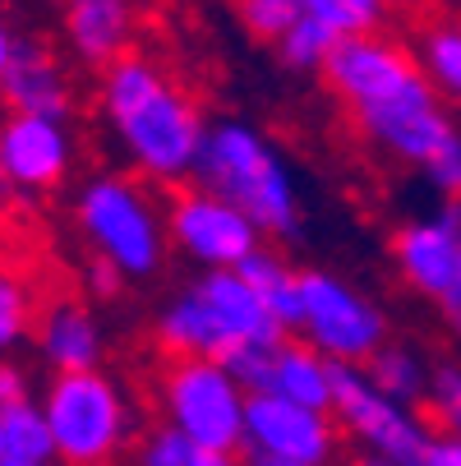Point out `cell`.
I'll list each match as a JSON object with an SVG mask.
<instances>
[{
    "instance_id": "1",
    "label": "cell",
    "mask_w": 461,
    "mask_h": 466,
    "mask_svg": "<svg viewBox=\"0 0 461 466\" xmlns=\"http://www.w3.org/2000/svg\"><path fill=\"white\" fill-rule=\"evenodd\" d=\"M106 111L153 176H175L199 153V111L185 84L135 46L106 70Z\"/></svg>"
},
{
    "instance_id": "2",
    "label": "cell",
    "mask_w": 461,
    "mask_h": 466,
    "mask_svg": "<svg viewBox=\"0 0 461 466\" xmlns=\"http://www.w3.org/2000/svg\"><path fill=\"white\" fill-rule=\"evenodd\" d=\"M42 416L51 425V443L65 466H115L129 439V416L120 392L93 370L60 374L46 388Z\"/></svg>"
},
{
    "instance_id": "3",
    "label": "cell",
    "mask_w": 461,
    "mask_h": 466,
    "mask_svg": "<svg viewBox=\"0 0 461 466\" xmlns=\"http://www.w3.org/2000/svg\"><path fill=\"white\" fill-rule=\"evenodd\" d=\"M162 392H166L171 425L194 448L236 457V448L245 439V402L226 370H217L213 360H199V356L162 351Z\"/></svg>"
},
{
    "instance_id": "4",
    "label": "cell",
    "mask_w": 461,
    "mask_h": 466,
    "mask_svg": "<svg viewBox=\"0 0 461 466\" xmlns=\"http://www.w3.org/2000/svg\"><path fill=\"white\" fill-rule=\"evenodd\" d=\"M204 171L217 185V194H226V204L240 208L249 222L268 227L277 236H286L296 227L286 176L273 162V153L263 148L249 129L222 125L217 135L208 139V148H204Z\"/></svg>"
},
{
    "instance_id": "5",
    "label": "cell",
    "mask_w": 461,
    "mask_h": 466,
    "mask_svg": "<svg viewBox=\"0 0 461 466\" xmlns=\"http://www.w3.org/2000/svg\"><path fill=\"white\" fill-rule=\"evenodd\" d=\"M323 79L337 97L351 102V111H369V106H387V102H402L416 97L429 84L425 65L397 46L387 37H342L323 60Z\"/></svg>"
},
{
    "instance_id": "6",
    "label": "cell",
    "mask_w": 461,
    "mask_h": 466,
    "mask_svg": "<svg viewBox=\"0 0 461 466\" xmlns=\"http://www.w3.org/2000/svg\"><path fill=\"white\" fill-rule=\"evenodd\" d=\"M327 379H333V407L342 416V425L378 457H392L402 466H420L425 461V448L434 439V425L425 416H411L402 402H392V397H383L374 383H365L356 370L337 365L327 370Z\"/></svg>"
},
{
    "instance_id": "7",
    "label": "cell",
    "mask_w": 461,
    "mask_h": 466,
    "mask_svg": "<svg viewBox=\"0 0 461 466\" xmlns=\"http://www.w3.org/2000/svg\"><path fill=\"white\" fill-rule=\"evenodd\" d=\"M84 227L102 254L129 273H153L162 258V231L135 180H102L84 194Z\"/></svg>"
},
{
    "instance_id": "8",
    "label": "cell",
    "mask_w": 461,
    "mask_h": 466,
    "mask_svg": "<svg viewBox=\"0 0 461 466\" xmlns=\"http://www.w3.org/2000/svg\"><path fill=\"white\" fill-rule=\"evenodd\" d=\"M300 305H305V323L318 347L337 351L346 360H360V356L374 360L383 351V314L369 300H360L351 287L323 278V273H305Z\"/></svg>"
},
{
    "instance_id": "9",
    "label": "cell",
    "mask_w": 461,
    "mask_h": 466,
    "mask_svg": "<svg viewBox=\"0 0 461 466\" xmlns=\"http://www.w3.org/2000/svg\"><path fill=\"white\" fill-rule=\"evenodd\" d=\"M245 439L263 457H282L300 466H323V457L333 452V425L323 420V411H305L277 392H263L245 402Z\"/></svg>"
},
{
    "instance_id": "10",
    "label": "cell",
    "mask_w": 461,
    "mask_h": 466,
    "mask_svg": "<svg viewBox=\"0 0 461 466\" xmlns=\"http://www.w3.org/2000/svg\"><path fill=\"white\" fill-rule=\"evenodd\" d=\"M356 120H360V129L369 139H378L387 153H397L402 162H416V167H429L456 139L452 120L438 106V88H425L416 97L387 102V106L356 111Z\"/></svg>"
},
{
    "instance_id": "11",
    "label": "cell",
    "mask_w": 461,
    "mask_h": 466,
    "mask_svg": "<svg viewBox=\"0 0 461 466\" xmlns=\"http://www.w3.org/2000/svg\"><path fill=\"white\" fill-rule=\"evenodd\" d=\"M175 240L208 263H245L254 249V222L231 208L226 198H208L194 189H171L166 198Z\"/></svg>"
},
{
    "instance_id": "12",
    "label": "cell",
    "mask_w": 461,
    "mask_h": 466,
    "mask_svg": "<svg viewBox=\"0 0 461 466\" xmlns=\"http://www.w3.org/2000/svg\"><path fill=\"white\" fill-rule=\"evenodd\" d=\"M392 258H397L402 278L443 300L447 287L456 282V263H461V204H452L447 213L429 218V222H411L392 236Z\"/></svg>"
},
{
    "instance_id": "13",
    "label": "cell",
    "mask_w": 461,
    "mask_h": 466,
    "mask_svg": "<svg viewBox=\"0 0 461 466\" xmlns=\"http://www.w3.org/2000/svg\"><path fill=\"white\" fill-rule=\"evenodd\" d=\"M0 171L19 185L51 189L65 176V139L55 120L42 116H15L0 129Z\"/></svg>"
},
{
    "instance_id": "14",
    "label": "cell",
    "mask_w": 461,
    "mask_h": 466,
    "mask_svg": "<svg viewBox=\"0 0 461 466\" xmlns=\"http://www.w3.org/2000/svg\"><path fill=\"white\" fill-rule=\"evenodd\" d=\"M194 296L204 300V309H208L213 328L222 332L226 351H231V347H245V342H263V347L277 342L282 323L268 314V305L249 291V282H245L240 273H236V278L217 273V278H208Z\"/></svg>"
},
{
    "instance_id": "15",
    "label": "cell",
    "mask_w": 461,
    "mask_h": 466,
    "mask_svg": "<svg viewBox=\"0 0 461 466\" xmlns=\"http://www.w3.org/2000/svg\"><path fill=\"white\" fill-rule=\"evenodd\" d=\"M5 97L19 116H42L55 120L70 111V93H65V79L55 70V60L46 46L24 42L10 56V70H5Z\"/></svg>"
},
{
    "instance_id": "16",
    "label": "cell",
    "mask_w": 461,
    "mask_h": 466,
    "mask_svg": "<svg viewBox=\"0 0 461 466\" xmlns=\"http://www.w3.org/2000/svg\"><path fill=\"white\" fill-rule=\"evenodd\" d=\"M65 24H70L75 51L88 65H97V70H111L129 51V5L125 0H70Z\"/></svg>"
},
{
    "instance_id": "17",
    "label": "cell",
    "mask_w": 461,
    "mask_h": 466,
    "mask_svg": "<svg viewBox=\"0 0 461 466\" xmlns=\"http://www.w3.org/2000/svg\"><path fill=\"white\" fill-rule=\"evenodd\" d=\"M37 338L46 342V356L60 365V374H84L97 360V332H93V323H88V314L79 309L75 296L55 300L37 319Z\"/></svg>"
},
{
    "instance_id": "18",
    "label": "cell",
    "mask_w": 461,
    "mask_h": 466,
    "mask_svg": "<svg viewBox=\"0 0 461 466\" xmlns=\"http://www.w3.org/2000/svg\"><path fill=\"white\" fill-rule=\"evenodd\" d=\"M420 65L438 97H452L461 106V24L456 19H425L420 24Z\"/></svg>"
},
{
    "instance_id": "19",
    "label": "cell",
    "mask_w": 461,
    "mask_h": 466,
    "mask_svg": "<svg viewBox=\"0 0 461 466\" xmlns=\"http://www.w3.org/2000/svg\"><path fill=\"white\" fill-rule=\"evenodd\" d=\"M273 392L286 397V402H296V407H305V411H323L327 402H333V379H327V370L305 347H286V351H277Z\"/></svg>"
},
{
    "instance_id": "20",
    "label": "cell",
    "mask_w": 461,
    "mask_h": 466,
    "mask_svg": "<svg viewBox=\"0 0 461 466\" xmlns=\"http://www.w3.org/2000/svg\"><path fill=\"white\" fill-rule=\"evenodd\" d=\"M240 278L249 282V291L268 305V314L277 319V323H300L305 319V305H300V282L282 268L277 258H268V254H249L245 263H240Z\"/></svg>"
},
{
    "instance_id": "21",
    "label": "cell",
    "mask_w": 461,
    "mask_h": 466,
    "mask_svg": "<svg viewBox=\"0 0 461 466\" xmlns=\"http://www.w3.org/2000/svg\"><path fill=\"white\" fill-rule=\"evenodd\" d=\"M0 434H5V457L15 461H33V466H46L55 457V443H51V425L42 411H33L28 402L0 411Z\"/></svg>"
},
{
    "instance_id": "22",
    "label": "cell",
    "mask_w": 461,
    "mask_h": 466,
    "mask_svg": "<svg viewBox=\"0 0 461 466\" xmlns=\"http://www.w3.org/2000/svg\"><path fill=\"white\" fill-rule=\"evenodd\" d=\"M429 374L420 370V360L402 347H392V351H378L374 356V388L383 397H392V402H420V397H429Z\"/></svg>"
},
{
    "instance_id": "23",
    "label": "cell",
    "mask_w": 461,
    "mask_h": 466,
    "mask_svg": "<svg viewBox=\"0 0 461 466\" xmlns=\"http://www.w3.org/2000/svg\"><path fill=\"white\" fill-rule=\"evenodd\" d=\"M305 15L333 28L337 37H369L383 24V0H300Z\"/></svg>"
},
{
    "instance_id": "24",
    "label": "cell",
    "mask_w": 461,
    "mask_h": 466,
    "mask_svg": "<svg viewBox=\"0 0 461 466\" xmlns=\"http://www.w3.org/2000/svg\"><path fill=\"white\" fill-rule=\"evenodd\" d=\"M236 5H240V19L254 37H286L305 19L300 0H236Z\"/></svg>"
},
{
    "instance_id": "25",
    "label": "cell",
    "mask_w": 461,
    "mask_h": 466,
    "mask_svg": "<svg viewBox=\"0 0 461 466\" xmlns=\"http://www.w3.org/2000/svg\"><path fill=\"white\" fill-rule=\"evenodd\" d=\"M222 360H226V374L231 379H240V383L254 388V397L273 392V383H277V356H273V347L245 342V347H231Z\"/></svg>"
},
{
    "instance_id": "26",
    "label": "cell",
    "mask_w": 461,
    "mask_h": 466,
    "mask_svg": "<svg viewBox=\"0 0 461 466\" xmlns=\"http://www.w3.org/2000/svg\"><path fill=\"white\" fill-rule=\"evenodd\" d=\"M429 425L447 430V434H461V370H438L434 383H429V407H425Z\"/></svg>"
},
{
    "instance_id": "27",
    "label": "cell",
    "mask_w": 461,
    "mask_h": 466,
    "mask_svg": "<svg viewBox=\"0 0 461 466\" xmlns=\"http://www.w3.org/2000/svg\"><path fill=\"white\" fill-rule=\"evenodd\" d=\"M342 37L333 33V28H323L318 19H300L286 37H282V56L291 60V65H314V60H327V51H333Z\"/></svg>"
},
{
    "instance_id": "28",
    "label": "cell",
    "mask_w": 461,
    "mask_h": 466,
    "mask_svg": "<svg viewBox=\"0 0 461 466\" xmlns=\"http://www.w3.org/2000/svg\"><path fill=\"white\" fill-rule=\"evenodd\" d=\"M194 457H199V448L175 425H162V430L144 434V443H139V466H194Z\"/></svg>"
},
{
    "instance_id": "29",
    "label": "cell",
    "mask_w": 461,
    "mask_h": 466,
    "mask_svg": "<svg viewBox=\"0 0 461 466\" xmlns=\"http://www.w3.org/2000/svg\"><path fill=\"white\" fill-rule=\"evenodd\" d=\"M24 328H33V305H28V296L15 278L0 273V347L15 342Z\"/></svg>"
},
{
    "instance_id": "30",
    "label": "cell",
    "mask_w": 461,
    "mask_h": 466,
    "mask_svg": "<svg viewBox=\"0 0 461 466\" xmlns=\"http://www.w3.org/2000/svg\"><path fill=\"white\" fill-rule=\"evenodd\" d=\"M425 171H429V180H434L438 189H447L456 204H461V135H456V139H452V144H447Z\"/></svg>"
},
{
    "instance_id": "31",
    "label": "cell",
    "mask_w": 461,
    "mask_h": 466,
    "mask_svg": "<svg viewBox=\"0 0 461 466\" xmlns=\"http://www.w3.org/2000/svg\"><path fill=\"white\" fill-rule=\"evenodd\" d=\"M420 466H461V434H447V430H434L429 448H425V461Z\"/></svg>"
},
{
    "instance_id": "32",
    "label": "cell",
    "mask_w": 461,
    "mask_h": 466,
    "mask_svg": "<svg viewBox=\"0 0 461 466\" xmlns=\"http://www.w3.org/2000/svg\"><path fill=\"white\" fill-rule=\"evenodd\" d=\"M438 305H443V319H447V328H452L456 338H461V263H456V282L447 287V296H443Z\"/></svg>"
},
{
    "instance_id": "33",
    "label": "cell",
    "mask_w": 461,
    "mask_h": 466,
    "mask_svg": "<svg viewBox=\"0 0 461 466\" xmlns=\"http://www.w3.org/2000/svg\"><path fill=\"white\" fill-rule=\"evenodd\" d=\"M19 402H24L19 374H15V370H0V411H10V407H19Z\"/></svg>"
},
{
    "instance_id": "34",
    "label": "cell",
    "mask_w": 461,
    "mask_h": 466,
    "mask_svg": "<svg viewBox=\"0 0 461 466\" xmlns=\"http://www.w3.org/2000/svg\"><path fill=\"white\" fill-rule=\"evenodd\" d=\"M383 5L402 10V15H416V19L425 24V19H434V5H438V0H383Z\"/></svg>"
},
{
    "instance_id": "35",
    "label": "cell",
    "mask_w": 461,
    "mask_h": 466,
    "mask_svg": "<svg viewBox=\"0 0 461 466\" xmlns=\"http://www.w3.org/2000/svg\"><path fill=\"white\" fill-rule=\"evenodd\" d=\"M19 204H15V198H10V185H5V171H0V222H5L10 213H15Z\"/></svg>"
},
{
    "instance_id": "36",
    "label": "cell",
    "mask_w": 461,
    "mask_h": 466,
    "mask_svg": "<svg viewBox=\"0 0 461 466\" xmlns=\"http://www.w3.org/2000/svg\"><path fill=\"white\" fill-rule=\"evenodd\" d=\"M194 466H240L236 457H222V452H199L194 457Z\"/></svg>"
},
{
    "instance_id": "37",
    "label": "cell",
    "mask_w": 461,
    "mask_h": 466,
    "mask_svg": "<svg viewBox=\"0 0 461 466\" xmlns=\"http://www.w3.org/2000/svg\"><path fill=\"white\" fill-rule=\"evenodd\" d=\"M356 466H402V461H392V457H378V452H360Z\"/></svg>"
},
{
    "instance_id": "38",
    "label": "cell",
    "mask_w": 461,
    "mask_h": 466,
    "mask_svg": "<svg viewBox=\"0 0 461 466\" xmlns=\"http://www.w3.org/2000/svg\"><path fill=\"white\" fill-rule=\"evenodd\" d=\"M10 56H15V46H10L5 33H0V79H5V70H10Z\"/></svg>"
},
{
    "instance_id": "39",
    "label": "cell",
    "mask_w": 461,
    "mask_h": 466,
    "mask_svg": "<svg viewBox=\"0 0 461 466\" xmlns=\"http://www.w3.org/2000/svg\"><path fill=\"white\" fill-rule=\"evenodd\" d=\"M249 466H300V461H282V457H263V452H254Z\"/></svg>"
},
{
    "instance_id": "40",
    "label": "cell",
    "mask_w": 461,
    "mask_h": 466,
    "mask_svg": "<svg viewBox=\"0 0 461 466\" xmlns=\"http://www.w3.org/2000/svg\"><path fill=\"white\" fill-rule=\"evenodd\" d=\"M0 466H33V461H15V457H5V461H0Z\"/></svg>"
},
{
    "instance_id": "41",
    "label": "cell",
    "mask_w": 461,
    "mask_h": 466,
    "mask_svg": "<svg viewBox=\"0 0 461 466\" xmlns=\"http://www.w3.org/2000/svg\"><path fill=\"white\" fill-rule=\"evenodd\" d=\"M0 461H5V434H0Z\"/></svg>"
}]
</instances>
